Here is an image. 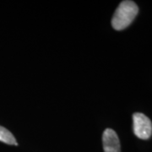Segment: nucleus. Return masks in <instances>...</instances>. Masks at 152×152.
Masks as SVG:
<instances>
[{
  "label": "nucleus",
  "instance_id": "1",
  "mask_svg": "<svg viewBox=\"0 0 152 152\" xmlns=\"http://www.w3.org/2000/svg\"><path fill=\"white\" fill-rule=\"evenodd\" d=\"M139 13V8L134 2L123 1L114 13L112 19V26L116 31H122L127 28Z\"/></svg>",
  "mask_w": 152,
  "mask_h": 152
},
{
  "label": "nucleus",
  "instance_id": "2",
  "mask_svg": "<svg viewBox=\"0 0 152 152\" xmlns=\"http://www.w3.org/2000/svg\"><path fill=\"white\" fill-rule=\"evenodd\" d=\"M134 133L139 139L148 140L152 134V123L145 114L136 113L133 115Z\"/></svg>",
  "mask_w": 152,
  "mask_h": 152
},
{
  "label": "nucleus",
  "instance_id": "4",
  "mask_svg": "<svg viewBox=\"0 0 152 152\" xmlns=\"http://www.w3.org/2000/svg\"><path fill=\"white\" fill-rule=\"evenodd\" d=\"M0 141L6 143L8 145H18L15 136L8 129H6L5 128L2 126H0Z\"/></svg>",
  "mask_w": 152,
  "mask_h": 152
},
{
  "label": "nucleus",
  "instance_id": "3",
  "mask_svg": "<svg viewBox=\"0 0 152 152\" xmlns=\"http://www.w3.org/2000/svg\"><path fill=\"white\" fill-rule=\"evenodd\" d=\"M104 152H121L120 141L117 133L112 129H107L102 135Z\"/></svg>",
  "mask_w": 152,
  "mask_h": 152
}]
</instances>
